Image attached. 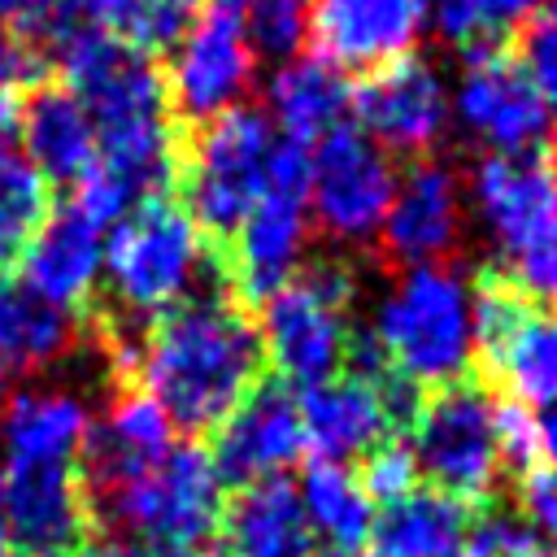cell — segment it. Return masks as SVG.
Returning <instances> with one entry per match:
<instances>
[{
	"label": "cell",
	"instance_id": "6da1fadb",
	"mask_svg": "<svg viewBox=\"0 0 557 557\" xmlns=\"http://www.w3.org/2000/svg\"><path fill=\"white\" fill-rule=\"evenodd\" d=\"M270 374L261 326L226 292L187 296L157 313L135 348L131 379L174 431L213 435Z\"/></svg>",
	"mask_w": 557,
	"mask_h": 557
},
{
	"label": "cell",
	"instance_id": "7a4b0ae2",
	"mask_svg": "<svg viewBox=\"0 0 557 557\" xmlns=\"http://www.w3.org/2000/svg\"><path fill=\"white\" fill-rule=\"evenodd\" d=\"M470 187L496 244L492 274L535 309L557 305V152H487Z\"/></svg>",
	"mask_w": 557,
	"mask_h": 557
},
{
	"label": "cell",
	"instance_id": "3957f363",
	"mask_svg": "<svg viewBox=\"0 0 557 557\" xmlns=\"http://www.w3.org/2000/svg\"><path fill=\"white\" fill-rule=\"evenodd\" d=\"M278 135L270 117L252 104H231L226 113L196 126L178 152V205L196 222L209 257L231 244L248 209L257 205Z\"/></svg>",
	"mask_w": 557,
	"mask_h": 557
},
{
	"label": "cell",
	"instance_id": "277c9868",
	"mask_svg": "<svg viewBox=\"0 0 557 557\" xmlns=\"http://www.w3.org/2000/svg\"><path fill=\"white\" fill-rule=\"evenodd\" d=\"M209 265V248L174 196H152L135 205L104 235V283L117 322H152L191 296V283Z\"/></svg>",
	"mask_w": 557,
	"mask_h": 557
},
{
	"label": "cell",
	"instance_id": "5b68a950",
	"mask_svg": "<svg viewBox=\"0 0 557 557\" xmlns=\"http://www.w3.org/2000/svg\"><path fill=\"white\" fill-rule=\"evenodd\" d=\"M392 374L431 392L470 374V287L444 265H413L379 305L370 335Z\"/></svg>",
	"mask_w": 557,
	"mask_h": 557
},
{
	"label": "cell",
	"instance_id": "8992f818",
	"mask_svg": "<svg viewBox=\"0 0 557 557\" xmlns=\"http://www.w3.org/2000/svg\"><path fill=\"white\" fill-rule=\"evenodd\" d=\"M309 231V148L278 139L270 152L265 187L231 244L209 257L222 292L252 313L265 305L300 265Z\"/></svg>",
	"mask_w": 557,
	"mask_h": 557
},
{
	"label": "cell",
	"instance_id": "52a82bcc",
	"mask_svg": "<svg viewBox=\"0 0 557 557\" xmlns=\"http://www.w3.org/2000/svg\"><path fill=\"white\" fill-rule=\"evenodd\" d=\"M348 305H352V274L339 261L296 265V274L261 305L265 366L283 387L300 396L344 374L352 344Z\"/></svg>",
	"mask_w": 557,
	"mask_h": 557
},
{
	"label": "cell",
	"instance_id": "ba28073f",
	"mask_svg": "<svg viewBox=\"0 0 557 557\" xmlns=\"http://www.w3.org/2000/svg\"><path fill=\"white\" fill-rule=\"evenodd\" d=\"M226 487L200 444H174L157 470L91 500L96 527L109 522L157 548H200L218 535Z\"/></svg>",
	"mask_w": 557,
	"mask_h": 557
},
{
	"label": "cell",
	"instance_id": "9c48e42d",
	"mask_svg": "<svg viewBox=\"0 0 557 557\" xmlns=\"http://www.w3.org/2000/svg\"><path fill=\"white\" fill-rule=\"evenodd\" d=\"M409 448L426 487H440L466 505H487L500 474L492 440V396L470 370L422 396V409L409 426Z\"/></svg>",
	"mask_w": 557,
	"mask_h": 557
},
{
	"label": "cell",
	"instance_id": "30bf717a",
	"mask_svg": "<svg viewBox=\"0 0 557 557\" xmlns=\"http://www.w3.org/2000/svg\"><path fill=\"white\" fill-rule=\"evenodd\" d=\"M396 191L387 152L352 122H339L309 148V213L335 239L379 235Z\"/></svg>",
	"mask_w": 557,
	"mask_h": 557
},
{
	"label": "cell",
	"instance_id": "8fae6325",
	"mask_svg": "<svg viewBox=\"0 0 557 557\" xmlns=\"http://www.w3.org/2000/svg\"><path fill=\"white\" fill-rule=\"evenodd\" d=\"M252 61L257 57L248 48L239 9L209 0L196 13V22L178 35V44L170 48V70H161L170 109H178L196 126L226 113L248 91Z\"/></svg>",
	"mask_w": 557,
	"mask_h": 557
},
{
	"label": "cell",
	"instance_id": "7c38bea8",
	"mask_svg": "<svg viewBox=\"0 0 557 557\" xmlns=\"http://www.w3.org/2000/svg\"><path fill=\"white\" fill-rule=\"evenodd\" d=\"M4 540L22 557H78L96 540L78 466H4Z\"/></svg>",
	"mask_w": 557,
	"mask_h": 557
},
{
	"label": "cell",
	"instance_id": "4fadbf2b",
	"mask_svg": "<svg viewBox=\"0 0 557 557\" xmlns=\"http://www.w3.org/2000/svg\"><path fill=\"white\" fill-rule=\"evenodd\" d=\"M457 117L496 157L548 148V135H553L548 109L513 48L470 57L457 83Z\"/></svg>",
	"mask_w": 557,
	"mask_h": 557
},
{
	"label": "cell",
	"instance_id": "5bb4252c",
	"mask_svg": "<svg viewBox=\"0 0 557 557\" xmlns=\"http://www.w3.org/2000/svg\"><path fill=\"white\" fill-rule=\"evenodd\" d=\"M205 453H209L222 487H252L261 479L283 474L305 453L296 392L283 387L274 374H265L244 396V405L213 431V444Z\"/></svg>",
	"mask_w": 557,
	"mask_h": 557
},
{
	"label": "cell",
	"instance_id": "9a60e30c",
	"mask_svg": "<svg viewBox=\"0 0 557 557\" xmlns=\"http://www.w3.org/2000/svg\"><path fill=\"white\" fill-rule=\"evenodd\" d=\"M357 131L383 152H422L440 139L448 122V91L422 57H396L370 70L352 91Z\"/></svg>",
	"mask_w": 557,
	"mask_h": 557
},
{
	"label": "cell",
	"instance_id": "2e32d148",
	"mask_svg": "<svg viewBox=\"0 0 557 557\" xmlns=\"http://www.w3.org/2000/svg\"><path fill=\"white\" fill-rule=\"evenodd\" d=\"M431 0H309V35L335 70H379L409 57Z\"/></svg>",
	"mask_w": 557,
	"mask_h": 557
},
{
	"label": "cell",
	"instance_id": "e0dca14e",
	"mask_svg": "<svg viewBox=\"0 0 557 557\" xmlns=\"http://www.w3.org/2000/svg\"><path fill=\"white\" fill-rule=\"evenodd\" d=\"M170 448H174L170 418L157 409V400L148 392L131 387L87 426L74 466H78L87 496L96 500V496L126 487V483L144 479L148 470H157Z\"/></svg>",
	"mask_w": 557,
	"mask_h": 557
},
{
	"label": "cell",
	"instance_id": "ac0fdd59",
	"mask_svg": "<svg viewBox=\"0 0 557 557\" xmlns=\"http://www.w3.org/2000/svg\"><path fill=\"white\" fill-rule=\"evenodd\" d=\"M100 265H104V231L87 222L74 205H65V209H52L44 226L30 235V244L22 248L17 283L39 300L74 313L96 296Z\"/></svg>",
	"mask_w": 557,
	"mask_h": 557
},
{
	"label": "cell",
	"instance_id": "d6986e66",
	"mask_svg": "<svg viewBox=\"0 0 557 557\" xmlns=\"http://www.w3.org/2000/svg\"><path fill=\"white\" fill-rule=\"evenodd\" d=\"M457 222H461L457 178L440 161H413L409 174L392 191L379 235H383L387 257L413 270V265H435V257L453 248Z\"/></svg>",
	"mask_w": 557,
	"mask_h": 557
},
{
	"label": "cell",
	"instance_id": "ffe728a7",
	"mask_svg": "<svg viewBox=\"0 0 557 557\" xmlns=\"http://www.w3.org/2000/svg\"><path fill=\"white\" fill-rule=\"evenodd\" d=\"M296 400H300L305 448L318 461H339L344 466L348 457H366L374 444L396 440L374 379H357V374L344 370L331 383L300 392Z\"/></svg>",
	"mask_w": 557,
	"mask_h": 557
},
{
	"label": "cell",
	"instance_id": "44dd1931",
	"mask_svg": "<svg viewBox=\"0 0 557 557\" xmlns=\"http://www.w3.org/2000/svg\"><path fill=\"white\" fill-rule=\"evenodd\" d=\"M213 557H309L313 531L300 513L296 487L274 474L252 487H239L218 518Z\"/></svg>",
	"mask_w": 557,
	"mask_h": 557
},
{
	"label": "cell",
	"instance_id": "7402d4cb",
	"mask_svg": "<svg viewBox=\"0 0 557 557\" xmlns=\"http://www.w3.org/2000/svg\"><path fill=\"white\" fill-rule=\"evenodd\" d=\"M22 157L48 183H78L96 165V126L65 83L35 87L17 109Z\"/></svg>",
	"mask_w": 557,
	"mask_h": 557
},
{
	"label": "cell",
	"instance_id": "603a6c76",
	"mask_svg": "<svg viewBox=\"0 0 557 557\" xmlns=\"http://www.w3.org/2000/svg\"><path fill=\"white\" fill-rule=\"evenodd\" d=\"M87 426L91 413L74 392H17L0 409V444L9 466H74Z\"/></svg>",
	"mask_w": 557,
	"mask_h": 557
},
{
	"label": "cell",
	"instance_id": "cb8c5ba5",
	"mask_svg": "<svg viewBox=\"0 0 557 557\" xmlns=\"http://www.w3.org/2000/svg\"><path fill=\"white\" fill-rule=\"evenodd\" d=\"M483 505H466L440 487H413L405 500L374 513L370 553L374 557H457L470 518Z\"/></svg>",
	"mask_w": 557,
	"mask_h": 557
},
{
	"label": "cell",
	"instance_id": "d4e9b609",
	"mask_svg": "<svg viewBox=\"0 0 557 557\" xmlns=\"http://www.w3.org/2000/svg\"><path fill=\"white\" fill-rule=\"evenodd\" d=\"M270 126H278V139H292L300 148H313L326 131L344 122L348 109V78L326 65L322 57H292L274 70L270 87Z\"/></svg>",
	"mask_w": 557,
	"mask_h": 557
},
{
	"label": "cell",
	"instance_id": "484cf974",
	"mask_svg": "<svg viewBox=\"0 0 557 557\" xmlns=\"http://www.w3.org/2000/svg\"><path fill=\"white\" fill-rule=\"evenodd\" d=\"M296 500H300V513H305L309 531L331 540L335 553H357L361 544H370L374 505H370V496L361 492V483L348 466L309 457L305 470H300Z\"/></svg>",
	"mask_w": 557,
	"mask_h": 557
},
{
	"label": "cell",
	"instance_id": "4316f807",
	"mask_svg": "<svg viewBox=\"0 0 557 557\" xmlns=\"http://www.w3.org/2000/svg\"><path fill=\"white\" fill-rule=\"evenodd\" d=\"M70 309L39 300L22 283H0V370H44L74 348Z\"/></svg>",
	"mask_w": 557,
	"mask_h": 557
},
{
	"label": "cell",
	"instance_id": "83f0119b",
	"mask_svg": "<svg viewBox=\"0 0 557 557\" xmlns=\"http://www.w3.org/2000/svg\"><path fill=\"white\" fill-rule=\"evenodd\" d=\"M479 370L496 374L522 405H557V318L531 305Z\"/></svg>",
	"mask_w": 557,
	"mask_h": 557
},
{
	"label": "cell",
	"instance_id": "f1b7e54d",
	"mask_svg": "<svg viewBox=\"0 0 557 557\" xmlns=\"http://www.w3.org/2000/svg\"><path fill=\"white\" fill-rule=\"evenodd\" d=\"M70 9L100 35L152 57L178 44V35L196 22L205 0H70Z\"/></svg>",
	"mask_w": 557,
	"mask_h": 557
},
{
	"label": "cell",
	"instance_id": "f546056e",
	"mask_svg": "<svg viewBox=\"0 0 557 557\" xmlns=\"http://www.w3.org/2000/svg\"><path fill=\"white\" fill-rule=\"evenodd\" d=\"M48 213V178L13 144H0V265L22 257Z\"/></svg>",
	"mask_w": 557,
	"mask_h": 557
},
{
	"label": "cell",
	"instance_id": "4dcf8cb0",
	"mask_svg": "<svg viewBox=\"0 0 557 557\" xmlns=\"http://www.w3.org/2000/svg\"><path fill=\"white\" fill-rule=\"evenodd\" d=\"M540 0H466L448 17H440V30L470 57L513 48V35L535 17Z\"/></svg>",
	"mask_w": 557,
	"mask_h": 557
},
{
	"label": "cell",
	"instance_id": "1f68e13d",
	"mask_svg": "<svg viewBox=\"0 0 557 557\" xmlns=\"http://www.w3.org/2000/svg\"><path fill=\"white\" fill-rule=\"evenodd\" d=\"M252 57L292 61L309 39V0H244L239 9Z\"/></svg>",
	"mask_w": 557,
	"mask_h": 557
},
{
	"label": "cell",
	"instance_id": "d6a6232c",
	"mask_svg": "<svg viewBox=\"0 0 557 557\" xmlns=\"http://www.w3.org/2000/svg\"><path fill=\"white\" fill-rule=\"evenodd\" d=\"M361 492L370 496V505H396L405 500L413 487H422V474H418V461H413V448L405 440H383L374 444L366 457H361V474H357Z\"/></svg>",
	"mask_w": 557,
	"mask_h": 557
},
{
	"label": "cell",
	"instance_id": "836d02e7",
	"mask_svg": "<svg viewBox=\"0 0 557 557\" xmlns=\"http://www.w3.org/2000/svg\"><path fill=\"white\" fill-rule=\"evenodd\" d=\"M492 440H496L500 470H509L513 479H522L540 466V426H535L531 405H522L513 396L492 400Z\"/></svg>",
	"mask_w": 557,
	"mask_h": 557
},
{
	"label": "cell",
	"instance_id": "e575fe53",
	"mask_svg": "<svg viewBox=\"0 0 557 557\" xmlns=\"http://www.w3.org/2000/svg\"><path fill=\"white\" fill-rule=\"evenodd\" d=\"M522 65L548 109V122L557 126V13H535L522 30Z\"/></svg>",
	"mask_w": 557,
	"mask_h": 557
},
{
	"label": "cell",
	"instance_id": "d590c367",
	"mask_svg": "<svg viewBox=\"0 0 557 557\" xmlns=\"http://www.w3.org/2000/svg\"><path fill=\"white\" fill-rule=\"evenodd\" d=\"M518 518L557 553V470L535 466L518 479Z\"/></svg>",
	"mask_w": 557,
	"mask_h": 557
},
{
	"label": "cell",
	"instance_id": "8d00e7d4",
	"mask_svg": "<svg viewBox=\"0 0 557 557\" xmlns=\"http://www.w3.org/2000/svg\"><path fill=\"white\" fill-rule=\"evenodd\" d=\"M65 17H70V0H0V26L39 48Z\"/></svg>",
	"mask_w": 557,
	"mask_h": 557
},
{
	"label": "cell",
	"instance_id": "74e56055",
	"mask_svg": "<svg viewBox=\"0 0 557 557\" xmlns=\"http://www.w3.org/2000/svg\"><path fill=\"white\" fill-rule=\"evenodd\" d=\"M35 65H39V52L26 39H17L13 30L0 26V91H13L17 83L35 78L39 74Z\"/></svg>",
	"mask_w": 557,
	"mask_h": 557
},
{
	"label": "cell",
	"instance_id": "f35d334b",
	"mask_svg": "<svg viewBox=\"0 0 557 557\" xmlns=\"http://www.w3.org/2000/svg\"><path fill=\"white\" fill-rule=\"evenodd\" d=\"M540 426V466L557 470V405H544V413H535Z\"/></svg>",
	"mask_w": 557,
	"mask_h": 557
},
{
	"label": "cell",
	"instance_id": "ab89813d",
	"mask_svg": "<svg viewBox=\"0 0 557 557\" xmlns=\"http://www.w3.org/2000/svg\"><path fill=\"white\" fill-rule=\"evenodd\" d=\"M17 91H0V144H9V135H17Z\"/></svg>",
	"mask_w": 557,
	"mask_h": 557
},
{
	"label": "cell",
	"instance_id": "60d3db41",
	"mask_svg": "<svg viewBox=\"0 0 557 557\" xmlns=\"http://www.w3.org/2000/svg\"><path fill=\"white\" fill-rule=\"evenodd\" d=\"M78 557H139L131 544H122V540H91Z\"/></svg>",
	"mask_w": 557,
	"mask_h": 557
},
{
	"label": "cell",
	"instance_id": "b9f144b4",
	"mask_svg": "<svg viewBox=\"0 0 557 557\" xmlns=\"http://www.w3.org/2000/svg\"><path fill=\"white\" fill-rule=\"evenodd\" d=\"M152 557H213V553H200V548H157Z\"/></svg>",
	"mask_w": 557,
	"mask_h": 557
},
{
	"label": "cell",
	"instance_id": "7bdbcfd3",
	"mask_svg": "<svg viewBox=\"0 0 557 557\" xmlns=\"http://www.w3.org/2000/svg\"><path fill=\"white\" fill-rule=\"evenodd\" d=\"M461 4H466V0H435V22H440V17H448V13H453V9H461Z\"/></svg>",
	"mask_w": 557,
	"mask_h": 557
},
{
	"label": "cell",
	"instance_id": "ee69618b",
	"mask_svg": "<svg viewBox=\"0 0 557 557\" xmlns=\"http://www.w3.org/2000/svg\"><path fill=\"white\" fill-rule=\"evenodd\" d=\"M0 540H4V470H0Z\"/></svg>",
	"mask_w": 557,
	"mask_h": 557
},
{
	"label": "cell",
	"instance_id": "f6af8a7d",
	"mask_svg": "<svg viewBox=\"0 0 557 557\" xmlns=\"http://www.w3.org/2000/svg\"><path fill=\"white\" fill-rule=\"evenodd\" d=\"M4 400H9V374L0 370V409H4Z\"/></svg>",
	"mask_w": 557,
	"mask_h": 557
},
{
	"label": "cell",
	"instance_id": "bcb514c9",
	"mask_svg": "<svg viewBox=\"0 0 557 557\" xmlns=\"http://www.w3.org/2000/svg\"><path fill=\"white\" fill-rule=\"evenodd\" d=\"M0 557H22V553H17V548H13L9 540H0Z\"/></svg>",
	"mask_w": 557,
	"mask_h": 557
},
{
	"label": "cell",
	"instance_id": "7dc6e473",
	"mask_svg": "<svg viewBox=\"0 0 557 557\" xmlns=\"http://www.w3.org/2000/svg\"><path fill=\"white\" fill-rule=\"evenodd\" d=\"M309 557H357V553H335V548H326V553H309Z\"/></svg>",
	"mask_w": 557,
	"mask_h": 557
},
{
	"label": "cell",
	"instance_id": "c3c4849f",
	"mask_svg": "<svg viewBox=\"0 0 557 557\" xmlns=\"http://www.w3.org/2000/svg\"><path fill=\"white\" fill-rule=\"evenodd\" d=\"M213 4H226V9H244V0H213Z\"/></svg>",
	"mask_w": 557,
	"mask_h": 557
},
{
	"label": "cell",
	"instance_id": "681fc988",
	"mask_svg": "<svg viewBox=\"0 0 557 557\" xmlns=\"http://www.w3.org/2000/svg\"><path fill=\"white\" fill-rule=\"evenodd\" d=\"M553 13H557V0H553Z\"/></svg>",
	"mask_w": 557,
	"mask_h": 557
}]
</instances>
